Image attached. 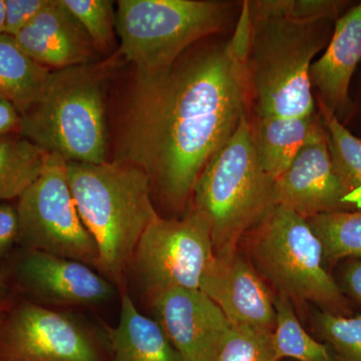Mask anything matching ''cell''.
<instances>
[{
  "mask_svg": "<svg viewBox=\"0 0 361 361\" xmlns=\"http://www.w3.org/2000/svg\"><path fill=\"white\" fill-rule=\"evenodd\" d=\"M0 361L113 360L106 332L71 311L25 300L4 310Z\"/></svg>",
  "mask_w": 361,
  "mask_h": 361,
  "instance_id": "obj_10",
  "label": "cell"
},
{
  "mask_svg": "<svg viewBox=\"0 0 361 361\" xmlns=\"http://www.w3.org/2000/svg\"><path fill=\"white\" fill-rule=\"evenodd\" d=\"M353 102V109H351L350 116H349L348 122H350V121L357 120L358 128L360 130V135H358L357 137L361 139V85H360V90L357 94V99H351ZM345 123V125H346Z\"/></svg>",
  "mask_w": 361,
  "mask_h": 361,
  "instance_id": "obj_32",
  "label": "cell"
},
{
  "mask_svg": "<svg viewBox=\"0 0 361 361\" xmlns=\"http://www.w3.org/2000/svg\"><path fill=\"white\" fill-rule=\"evenodd\" d=\"M274 185L259 161L247 116L208 161L192 195L210 227L216 256L238 251L242 237L275 206Z\"/></svg>",
  "mask_w": 361,
  "mask_h": 361,
  "instance_id": "obj_5",
  "label": "cell"
},
{
  "mask_svg": "<svg viewBox=\"0 0 361 361\" xmlns=\"http://www.w3.org/2000/svg\"><path fill=\"white\" fill-rule=\"evenodd\" d=\"M214 257L208 222L192 207L180 219L159 216L147 228L128 272L151 298L168 289H200Z\"/></svg>",
  "mask_w": 361,
  "mask_h": 361,
  "instance_id": "obj_9",
  "label": "cell"
},
{
  "mask_svg": "<svg viewBox=\"0 0 361 361\" xmlns=\"http://www.w3.org/2000/svg\"><path fill=\"white\" fill-rule=\"evenodd\" d=\"M14 274L35 303L54 310L97 307L109 302L118 291L89 265L35 249L25 248Z\"/></svg>",
  "mask_w": 361,
  "mask_h": 361,
  "instance_id": "obj_12",
  "label": "cell"
},
{
  "mask_svg": "<svg viewBox=\"0 0 361 361\" xmlns=\"http://www.w3.org/2000/svg\"><path fill=\"white\" fill-rule=\"evenodd\" d=\"M20 221L16 207L0 203V261L18 241Z\"/></svg>",
  "mask_w": 361,
  "mask_h": 361,
  "instance_id": "obj_29",
  "label": "cell"
},
{
  "mask_svg": "<svg viewBox=\"0 0 361 361\" xmlns=\"http://www.w3.org/2000/svg\"><path fill=\"white\" fill-rule=\"evenodd\" d=\"M344 0H249L252 11L290 20L317 23L336 21L351 6Z\"/></svg>",
  "mask_w": 361,
  "mask_h": 361,
  "instance_id": "obj_25",
  "label": "cell"
},
{
  "mask_svg": "<svg viewBox=\"0 0 361 361\" xmlns=\"http://www.w3.org/2000/svg\"><path fill=\"white\" fill-rule=\"evenodd\" d=\"M47 154L18 132L0 135V203L25 193L42 174Z\"/></svg>",
  "mask_w": 361,
  "mask_h": 361,
  "instance_id": "obj_20",
  "label": "cell"
},
{
  "mask_svg": "<svg viewBox=\"0 0 361 361\" xmlns=\"http://www.w3.org/2000/svg\"><path fill=\"white\" fill-rule=\"evenodd\" d=\"M20 114L16 106L0 94V135L20 130Z\"/></svg>",
  "mask_w": 361,
  "mask_h": 361,
  "instance_id": "obj_30",
  "label": "cell"
},
{
  "mask_svg": "<svg viewBox=\"0 0 361 361\" xmlns=\"http://www.w3.org/2000/svg\"><path fill=\"white\" fill-rule=\"evenodd\" d=\"M249 232L252 264L278 294L334 314H351L343 290L323 266L322 244L307 219L274 206Z\"/></svg>",
  "mask_w": 361,
  "mask_h": 361,
  "instance_id": "obj_6",
  "label": "cell"
},
{
  "mask_svg": "<svg viewBox=\"0 0 361 361\" xmlns=\"http://www.w3.org/2000/svg\"><path fill=\"white\" fill-rule=\"evenodd\" d=\"M7 304V288L0 274V308L4 307Z\"/></svg>",
  "mask_w": 361,
  "mask_h": 361,
  "instance_id": "obj_34",
  "label": "cell"
},
{
  "mask_svg": "<svg viewBox=\"0 0 361 361\" xmlns=\"http://www.w3.org/2000/svg\"><path fill=\"white\" fill-rule=\"evenodd\" d=\"M94 42L97 49H108L114 40L116 13L111 0H63Z\"/></svg>",
  "mask_w": 361,
  "mask_h": 361,
  "instance_id": "obj_27",
  "label": "cell"
},
{
  "mask_svg": "<svg viewBox=\"0 0 361 361\" xmlns=\"http://www.w3.org/2000/svg\"><path fill=\"white\" fill-rule=\"evenodd\" d=\"M248 37L243 1L229 39L190 49L168 68L137 71L115 161L144 170L168 205L189 200L208 161L248 116Z\"/></svg>",
  "mask_w": 361,
  "mask_h": 361,
  "instance_id": "obj_1",
  "label": "cell"
},
{
  "mask_svg": "<svg viewBox=\"0 0 361 361\" xmlns=\"http://www.w3.org/2000/svg\"><path fill=\"white\" fill-rule=\"evenodd\" d=\"M317 109L326 130L334 169L361 211V139L322 104L317 103Z\"/></svg>",
  "mask_w": 361,
  "mask_h": 361,
  "instance_id": "obj_22",
  "label": "cell"
},
{
  "mask_svg": "<svg viewBox=\"0 0 361 361\" xmlns=\"http://www.w3.org/2000/svg\"><path fill=\"white\" fill-rule=\"evenodd\" d=\"M307 221L322 242L325 261L361 259V211L322 214Z\"/></svg>",
  "mask_w": 361,
  "mask_h": 361,
  "instance_id": "obj_23",
  "label": "cell"
},
{
  "mask_svg": "<svg viewBox=\"0 0 361 361\" xmlns=\"http://www.w3.org/2000/svg\"><path fill=\"white\" fill-rule=\"evenodd\" d=\"M248 11L245 68L254 118L314 115L310 68L329 44L336 21L305 23L257 13L249 6Z\"/></svg>",
  "mask_w": 361,
  "mask_h": 361,
  "instance_id": "obj_3",
  "label": "cell"
},
{
  "mask_svg": "<svg viewBox=\"0 0 361 361\" xmlns=\"http://www.w3.org/2000/svg\"><path fill=\"white\" fill-rule=\"evenodd\" d=\"M71 194L99 253L97 272L121 292L140 239L159 217L151 180L144 170L122 161L66 163Z\"/></svg>",
  "mask_w": 361,
  "mask_h": 361,
  "instance_id": "obj_2",
  "label": "cell"
},
{
  "mask_svg": "<svg viewBox=\"0 0 361 361\" xmlns=\"http://www.w3.org/2000/svg\"><path fill=\"white\" fill-rule=\"evenodd\" d=\"M18 241L97 269L96 242L80 219L68 179L66 161L47 154L42 174L18 198Z\"/></svg>",
  "mask_w": 361,
  "mask_h": 361,
  "instance_id": "obj_8",
  "label": "cell"
},
{
  "mask_svg": "<svg viewBox=\"0 0 361 361\" xmlns=\"http://www.w3.org/2000/svg\"><path fill=\"white\" fill-rule=\"evenodd\" d=\"M361 63V1L334 23L322 56L310 68V84L322 104L342 123L350 116V87Z\"/></svg>",
  "mask_w": 361,
  "mask_h": 361,
  "instance_id": "obj_15",
  "label": "cell"
},
{
  "mask_svg": "<svg viewBox=\"0 0 361 361\" xmlns=\"http://www.w3.org/2000/svg\"><path fill=\"white\" fill-rule=\"evenodd\" d=\"M116 6L121 54L137 71L172 66L199 40L224 32L237 7L216 0H120Z\"/></svg>",
  "mask_w": 361,
  "mask_h": 361,
  "instance_id": "obj_7",
  "label": "cell"
},
{
  "mask_svg": "<svg viewBox=\"0 0 361 361\" xmlns=\"http://www.w3.org/2000/svg\"><path fill=\"white\" fill-rule=\"evenodd\" d=\"M274 203L305 219L360 211L334 169L320 114L298 155L275 180Z\"/></svg>",
  "mask_w": 361,
  "mask_h": 361,
  "instance_id": "obj_11",
  "label": "cell"
},
{
  "mask_svg": "<svg viewBox=\"0 0 361 361\" xmlns=\"http://www.w3.org/2000/svg\"><path fill=\"white\" fill-rule=\"evenodd\" d=\"M51 73L30 58L13 37L0 35V94L20 114L37 101Z\"/></svg>",
  "mask_w": 361,
  "mask_h": 361,
  "instance_id": "obj_19",
  "label": "cell"
},
{
  "mask_svg": "<svg viewBox=\"0 0 361 361\" xmlns=\"http://www.w3.org/2000/svg\"><path fill=\"white\" fill-rule=\"evenodd\" d=\"M14 39L30 58L47 68L92 65L96 59L94 42L63 0H49Z\"/></svg>",
  "mask_w": 361,
  "mask_h": 361,
  "instance_id": "obj_16",
  "label": "cell"
},
{
  "mask_svg": "<svg viewBox=\"0 0 361 361\" xmlns=\"http://www.w3.org/2000/svg\"><path fill=\"white\" fill-rule=\"evenodd\" d=\"M18 133L66 163L106 161L104 75L94 63L51 71L37 101L20 114Z\"/></svg>",
  "mask_w": 361,
  "mask_h": 361,
  "instance_id": "obj_4",
  "label": "cell"
},
{
  "mask_svg": "<svg viewBox=\"0 0 361 361\" xmlns=\"http://www.w3.org/2000/svg\"><path fill=\"white\" fill-rule=\"evenodd\" d=\"M6 30V2L0 0V35H4Z\"/></svg>",
  "mask_w": 361,
  "mask_h": 361,
  "instance_id": "obj_33",
  "label": "cell"
},
{
  "mask_svg": "<svg viewBox=\"0 0 361 361\" xmlns=\"http://www.w3.org/2000/svg\"><path fill=\"white\" fill-rule=\"evenodd\" d=\"M276 323L273 343L279 360L334 361L329 346L310 336L294 311L290 299L278 294L274 296Z\"/></svg>",
  "mask_w": 361,
  "mask_h": 361,
  "instance_id": "obj_21",
  "label": "cell"
},
{
  "mask_svg": "<svg viewBox=\"0 0 361 361\" xmlns=\"http://www.w3.org/2000/svg\"><path fill=\"white\" fill-rule=\"evenodd\" d=\"M216 361H280L273 332L245 325H232Z\"/></svg>",
  "mask_w": 361,
  "mask_h": 361,
  "instance_id": "obj_26",
  "label": "cell"
},
{
  "mask_svg": "<svg viewBox=\"0 0 361 361\" xmlns=\"http://www.w3.org/2000/svg\"><path fill=\"white\" fill-rule=\"evenodd\" d=\"M7 304L4 307L0 308V322H1L2 316H4V310H6Z\"/></svg>",
  "mask_w": 361,
  "mask_h": 361,
  "instance_id": "obj_35",
  "label": "cell"
},
{
  "mask_svg": "<svg viewBox=\"0 0 361 361\" xmlns=\"http://www.w3.org/2000/svg\"><path fill=\"white\" fill-rule=\"evenodd\" d=\"M49 0H4L6 2V30L16 37L44 8Z\"/></svg>",
  "mask_w": 361,
  "mask_h": 361,
  "instance_id": "obj_28",
  "label": "cell"
},
{
  "mask_svg": "<svg viewBox=\"0 0 361 361\" xmlns=\"http://www.w3.org/2000/svg\"><path fill=\"white\" fill-rule=\"evenodd\" d=\"M149 300L183 361H216L232 324L210 297L200 289L173 288Z\"/></svg>",
  "mask_w": 361,
  "mask_h": 361,
  "instance_id": "obj_13",
  "label": "cell"
},
{
  "mask_svg": "<svg viewBox=\"0 0 361 361\" xmlns=\"http://www.w3.org/2000/svg\"><path fill=\"white\" fill-rule=\"evenodd\" d=\"M319 113L308 116H268L251 120L254 144L263 170L276 180L302 149Z\"/></svg>",
  "mask_w": 361,
  "mask_h": 361,
  "instance_id": "obj_18",
  "label": "cell"
},
{
  "mask_svg": "<svg viewBox=\"0 0 361 361\" xmlns=\"http://www.w3.org/2000/svg\"><path fill=\"white\" fill-rule=\"evenodd\" d=\"M200 290L219 306L232 325L274 331V296L254 265L238 251L215 255Z\"/></svg>",
  "mask_w": 361,
  "mask_h": 361,
  "instance_id": "obj_14",
  "label": "cell"
},
{
  "mask_svg": "<svg viewBox=\"0 0 361 361\" xmlns=\"http://www.w3.org/2000/svg\"><path fill=\"white\" fill-rule=\"evenodd\" d=\"M342 282L346 293L361 304V259L346 265Z\"/></svg>",
  "mask_w": 361,
  "mask_h": 361,
  "instance_id": "obj_31",
  "label": "cell"
},
{
  "mask_svg": "<svg viewBox=\"0 0 361 361\" xmlns=\"http://www.w3.org/2000/svg\"><path fill=\"white\" fill-rule=\"evenodd\" d=\"M315 326L334 361H361V315H338L322 310L315 316Z\"/></svg>",
  "mask_w": 361,
  "mask_h": 361,
  "instance_id": "obj_24",
  "label": "cell"
},
{
  "mask_svg": "<svg viewBox=\"0 0 361 361\" xmlns=\"http://www.w3.org/2000/svg\"><path fill=\"white\" fill-rule=\"evenodd\" d=\"M118 324L106 326L113 361H183L156 320L142 315L128 291L121 292Z\"/></svg>",
  "mask_w": 361,
  "mask_h": 361,
  "instance_id": "obj_17",
  "label": "cell"
}]
</instances>
